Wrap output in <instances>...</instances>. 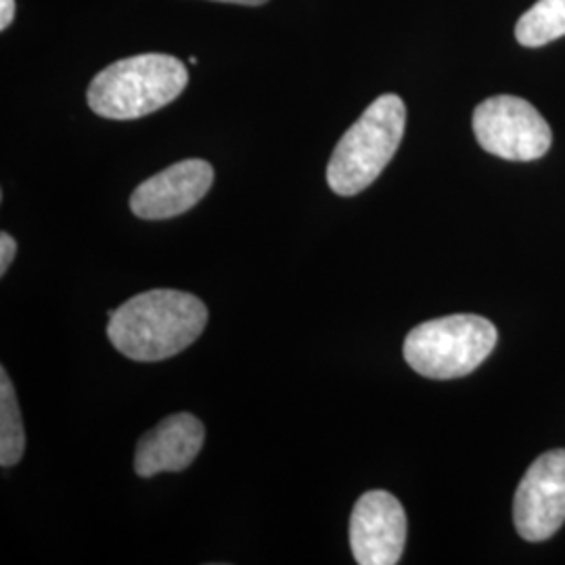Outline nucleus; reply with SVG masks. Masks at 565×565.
Segmentation results:
<instances>
[{"label":"nucleus","mask_w":565,"mask_h":565,"mask_svg":"<svg viewBox=\"0 0 565 565\" xmlns=\"http://www.w3.org/2000/svg\"><path fill=\"white\" fill-rule=\"evenodd\" d=\"M565 36V0H539L515 25V39L527 49Z\"/></svg>","instance_id":"9d476101"},{"label":"nucleus","mask_w":565,"mask_h":565,"mask_svg":"<svg viewBox=\"0 0 565 565\" xmlns=\"http://www.w3.org/2000/svg\"><path fill=\"white\" fill-rule=\"evenodd\" d=\"M15 18V0H0V30H7Z\"/></svg>","instance_id":"ddd939ff"},{"label":"nucleus","mask_w":565,"mask_h":565,"mask_svg":"<svg viewBox=\"0 0 565 565\" xmlns=\"http://www.w3.org/2000/svg\"><path fill=\"white\" fill-rule=\"evenodd\" d=\"M214 2H231V4H243V7H260L268 0H214Z\"/></svg>","instance_id":"4468645a"},{"label":"nucleus","mask_w":565,"mask_h":565,"mask_svg":"<svg viewBox=\"0 0 565 565\" xmlns=\"http://www.w3.org/2000/svg\"><path fill=\"white\" fill-rule=\"evenodd\" d=\"M25 450V431L21 419L20 403L7 369H0V465L20 463Z\"/></svg>","instance_id":"9b49d317"},{"label":"nucleus","mask_w":565,"mask_h":565,"mask_svg":"<svg viewBox=\"0 0 565 565\" xmlns=\"http://www.w3.org/2000/svg\"><path fill=\"white\" fill-rule=\"evenodd\" d=\"M214 182V168L203 160H184L141 182L130 210L142 221H168L202 202Z\"/></svg>","instance_id":"6e6552de"},{"label":"nucleus","mask_w":565,"mask_h":565,"mask_svg":"<svg viewBox=\"0 0 565 565\" xmlns=\"http://www.w3.org/2000/svg\"><path fill=\"white\" fill-rule=\"evenodd\" d=\"M207 323L205 303L177 289H151L109 312L107 338L130 361L156 363L195 342Z\"/></svg>","instance_id":"f257e3e1"},{"label":"nucleus","mask_w":565,"mask_h":565,"mask_svg":"<svg viewBox=\"0 0 565 565\" xmlns=\"http://www.w3.org/2000/svg\"><path fill=\"white\" fill-rule=\"evenodd\" d=\"M406 545V513L401 501L371 490L356 501L350 518V548L361 565H396Z\"/></svg>","instance_id":"0eeeda50"},{"label":"nucleus","mask_w":565,"mask_h":565,"mask_svg":"<svg viewBox=\"0 0 565 565\" xmlns=\"http://www.w3.org/2000/svg\"><path fill=\"white\" fill-rule=\"evenodd\" d=\"M499 342L484 317L452 315L415 327L404 340V361L429 380H457L473 373Z\"/></svg>","instance_id":"20e7f679"},{"label":"nucleus","mask_w":565,"mask_h":565,"mask_svg":"<svg viewBox=\"0 0 565 565\" xmlns=\"http://www.w3.org/2000/svg\"><path fill=\"white\" fill-rule=\"evenodd\" d=\"M205 440L203 424L189 415H170L147 431L135 455V471L141 478H153L163 471H182L195 461Z\"/></svg>","instance_id":"1a4fd4ad"},{"label":"nucleus","mask_w":565,"mask_h":565,"mask_svg":"<svg viewBox=\"0 0 565 565\" xmlns=\"http://www.w3.org/2000/svg\"><path fill=\"white\" fill-rule=\"evenodd\" d=\"M513 522L530 543L551 539L565 522V450L541 455L525 471L513 499Z\"/></svg>","instance_id":"423d86ee"},{"label":"nucleus","mask_w":565,"mask_h":565,"mask_svg":"<svg viewBox=\"0 0 565 565\" xmlns=\"http://www.w3.org/2000/svg\"><path fill=\"white\" fill-rule=\"evenodd\" d=\"M189 82L182 61L147 53L116 61L88 86V107L109 120H137L174 102Z\"/></svg>","instance_id":"f03ea898"},{"label":"nucleus","mask_w":565,"mask_h":565,"mask_svg":"<svg viewBox=\"0 0 565 565\" xmlns=\"http://www.w3.org/2000/svg\"><path fill=\"white\" fill-rule=\"evenodd\" d=\"M15 254H18V243L9 233H2L0 235V275H4L9 270Z\"/></svg>","instance_id":"f8f14e48"},{"label":"nucleus","mask_w":565,"mask_h":565,"mask_svg":"<svg viewBox=\"0 0 565 565\" xmlns=\"http://www.w3.org/2000/svg\"><path fill=\"white\" fill-rule=\"evenodd\" d=\"M406 107L398 95H382L343 135L329 166L327 182L333 193L352 198L377 181L403 141Z\"/></svg>","instance_id":"7ed1b4c3"},{"label":"nucleus","mask_w":565,"mask_h":565,"mask_svg":"<svg viewBox=\"0 0 565 565\" xmlns=\"http://www.w3.org/2000/svg\"><path fill=\"white\" fill-rule=\"evenodd\" d=\"M473 132L480 147L509 162H532L546 156L553 135L534 105L499 95L480 103L473 111Z\"/></svg>","instance_id":"39448f33"}]
</instances>
